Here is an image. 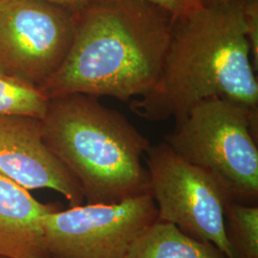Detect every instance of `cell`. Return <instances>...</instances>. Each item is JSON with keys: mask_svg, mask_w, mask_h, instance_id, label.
Instances as JSON below:
<instances>
[{"mask_svg": "<svg viewBox=\"0 0 258 258\" xmlns=\"http://www.w3.org/2000/svg\"><path fill=\"white\" fill-rule=\"evenodd\" d=\"M74 14L70 49L39 88L48 99L84 94L125 102L154 87L175 23L170 14L142 0L93 1Z\"/></svg>", "mask_w": 258, "mask_h": 258, "instance_id": "6da1fadb", "label": "cell"}, {"mask_svg": "<svg viewBox=\"0 0 258 258\" xmlns=\"http://www.w3.org/2000/svg\"><path fill=\"white\" fill-rule=\"evenodd\" d=\"M211 98L258 110L244 0L200 6L176 19L158 82L146 95L131 100L129 107L145 120L176 122Z\"/></svg>", "mask_w": 258, "mask_h": 258, "instance_id": "7a4b0ae2", "label": "cell"}, {"mask_svg": "<svg viewBox=\"0 0 258 258\" xmlns=\"http://www.w3.org/2000/svg\"><path fill=\"white\" fill-rule=\"evenodd\" d=\"M40 123L44 143L76 180L86 203H118L149 192L143 164L148 139L99 98L69 94L49 99Z\"/></svg>", "mask_w": 258, "mask_h": 258, "instance_id": "3957f363", "label": "cell"}, {"mask_svg": "<svg viewBox=\"0 0 258 258\" xmlns=\"http://www.w3.org/2000/svg\"><path fill=\"white\" fill-rule=\"evenodd\" d=\"M258 110L226 98L195 104L166 144L184 160L214 176L232 200L257 204Z\"/></svg>", "mask_w": 258, "mask_h": 258, "instance_id": "277c9868", "label": "cell"}, {"mask_svg": "<svg viewBox=\"0 0 258 258\" xmlns=\"http://www.w3.org/2000/svg\"><path fill=\"white\" fill-rule=\"evenodd\" d=\"M146 156L157 221L170 223L188 236L211 243L228 257L234 258L225 215L232 198L225 186L177 154L165 141L150 145Z\"/></svg>", "mask_w": 258, "mask_h": 258, "instance_id": "5b68a950", "label": "cell"}, {"mask_svg": "<svg viewBox=\"0 0 258 258\" xmlns=\"http://www.w3.org/2000/svg\"><path fill=\"white\" fill-rule=\"evenodd\" d=\"M150 192L118 203L86 204L41 219L50 258H126L139 236L157 221Z\"/></svg>", "mask_w": 258, "mask_h": 258, "instance_id": "8992f818", "label": "cell"}, {"mask_svg": "<svg viewBox=\"0 0 258 258\" xmlns=\"http://www.w3.org/2000/svg\"><path fill=\"white\" fill-rule=\"evenodd\" d=\"M75 14L40 0H0V74L41 88L73 41Z\"/></svg>", "mask_w": 258, "mask_h": 258, "instance_id": "52a82bcc", "label": "cell"}, {"mask_svg": "<svg viewBox=\"0 0 258 258\" xmlns=\"http://www.w3.org/2000/svg\"><path fill=\"white\" fill-rule=\"evenodd\" d=\"M0 174L28 190H55L71 207L84 201L76 180L44 143L37 118L0 116Z\"/></svg>", "mask_w": 258, "mask_h": 258, "instance_id": "ba28073f", "label": "cell"}, {"mask_svg": "<svg viewBox=\"0 0 258 258\" xmlns=\"http://www.w3.org/2000/svg\"><path fill=\"white\" fill-rule=\"evenodd\" d=\"M58 211L36 200L25 187L0 174V257L50 258L41 219Z\"/></svg>", "mask_w": 258, "mask_h": 258, "instance_id": "9c48e42d", "label": "cell"}, {"mask_svg": "<svg viewBox=\"0 0 258 258\" xmlns=\"http://www.w3.org/2000/svg\"><path fill=\"white\" fill-rule=\"evenodd\" d=\"M126 258H229L214 245L195 239L174 225L156 221L129 249Z\"/></svg>", "mask_w": 258, "mask_h": 258, "instance_id": "30bf717a", "label": "cell"}, {"mask_svg": "<svg viewBox=\"0 0 258 258\" xmlns=\"http://www.w3.org/2000/svg\"><path fill=\"white\" fill-rule=\"evenodd\" d=\"M228 239L234 258H258V206L231 200L226 206Z\"/></svg>", "mask_w": 258, "mask_h": 258, "instance_id": "8fae6325", "label": "cell"}, {"mask_svg": "<svg viewBox=\"0 0 258 258\" xmlns=\"http://www.w3.org/2000/svg\"><path fill=\"white\" fill-rule=\"evenodd\" d=\"M49 99L34 84L0 74V116H27L43 119Z\"/></svg>", "mask_w": 258, "mask_h": 258, "instance_id": "7c38bea8", "label": "cell"}, {"mask_svg": "<svg viewBox=\"0 0 258 258\" xmlns=\"http://www.w3.org/2000/svg\"><path fill=\"white\" fill-rule=\"evenodd\" d=\"M245 15L250 46L251 61L254 69L258 67V0H244Z\"/></svg>", "mask_w": 258, "mask_h": 258, "instance_id": "4fadbf2b", "label": "cell"}, {"mask_svg": "<svg viewBox=\"0 0 258 258\" xmlns=\"http://www.w3.org/2000/svg\"><path fill=\"white\" fill-rule=\"evenodd\" d=\"M93 1H105V0H87V2ZM166 11L174 19L183 18L192 12L194 10L202 6L199 0H142Z\"/></svg>", "mask_w": 258, "mask_h": 258, "instance_id": "5bb4252c", "label": "cell"}, {"mask_svg": "<svg viewBox=\"0 0 258 258\" xmlns=\"http://www.w3.org/2000/svg\"><path fill=\"white\" fill-rule=\"evenodd\" d=\"M40 1L55 4L65 9L70 10L72 12H77L82 9L88 3L87 0H40Z\"/></svg>", "mask_w": 258, "mask_h": 258, "instance_id": "9a60e30c", "label": "cell"}, {"mask_svg": "<svg viewBox=\"0 0 258 258\" xmlns=\"http://www.w3.org/2000/svg\"><path fill=\"white\" fill-rule=\"evenodd\" d=\"M200 4L204 7H216L231 3L236 0H199Z\"/></svg>", "mask_w": 258, "mask_h": 258, "instance_id": "2e32d148", "label": "cell"}, {"mask_svg": "<svg viewBox=\"0 0 258 258\" xmlns=\"http://www.w3.org/2000/svg\"><path fill=\"white\" fill-rule=\"evenodd\" d=\"M0 258H3V257H0Z\"/></svg>", "mask_w": 258, "mask_h": 258, "instance_id": "e0dca14e", "label": "cell"}]
</instances>
